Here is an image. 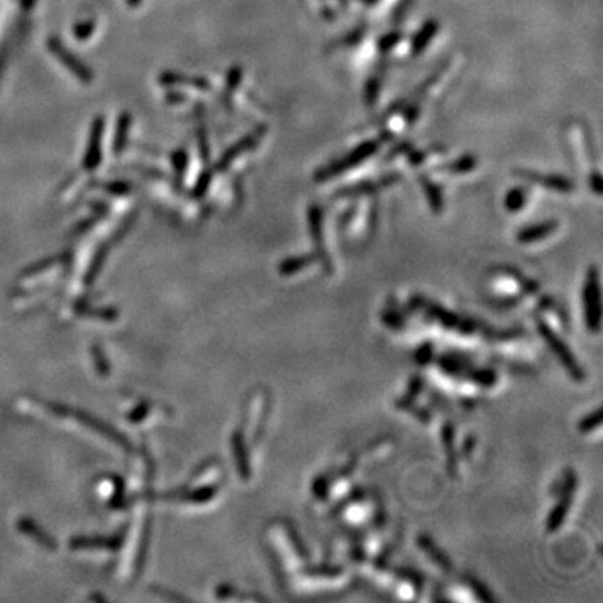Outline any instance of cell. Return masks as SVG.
I'll return each instance as SVG.
<instances>
[{
	"mask_svg": "<svg viewBox=\"0 0 603 603\" xmlns=\"http://www.w3.org/2000/svg\"><path fill=\"white\" fill-rule=\"evenodd\" d=\"M536 327H538V332H540V336L543 337V340L547 342V344L550 345V349L553 350V354H555V356L558 357V361L561 362V365H563V367L566 369L568 376L572 377L573 381H578V382L584 381L585 379L584 369L578 365L577 358L573 357L572 352H570L568 345H566L565 342L556 336L555 330L550 327V325L543 319L536 320Z\"/></svg>",
	"mask_w": 603,
	"mask_h": 603,
	"instance_id": "obj_1",
	"label": "cell"
},
{
	"mask_svg": "<svg viewBox=\"0 0 603 603\" xmlns=\"http://www.w3.org/2000/svg\"><path fill=\"white\" fill-rule=\"evenodd\" d=\"M584 315L585 325L592 333L600 330L602 308H600V283H598V272L595 267H590L586 272L584 287Z\"/></svg>",
	"mask_w": 603,
	"mask_h": 603,
	"instance_id": "obj_2",
	"label": "cell"
},
{
	"mask_svg": "<svg viewBox=\"0 0 603 603\" xmlns=\"http://www.w3.org/2000/svg\"><path fill=\"white\" fill-rule=\"evenodd\" d=\"M577 490V474L572 470H566L563 474V481L558 484V491H560V501L555 504L553 511L548 515L547 520V531L553 533L563 524V521L568 515L570 504H572V496Z\"/></svg>",
	"mask_w": 603,
	"mask_h": 603,
	"instance_id": "obj_3",
	"label": "cell"
},
{
	"mask_svg": "<svg viewBox=\"0 0 603 603\" xmlns=\"http://www.w3.org/2000/svg\"><path fill=\"white\" fill-rule=\"evenodd\" d=\"M47 47H49V51H51L52 54H54L57 57V59H59L60 63H63L64 66H66V69H69V71H71L72 74H74L77 77V79L81 81V83H84V84H91L92 83V77H94V76H92L91 69L85 66L83 60L77 59V57L74 54H72V52L69 51V49H66V46H64L63 42H60L59 38H51V39H49Z\"/></svg>",
	"mask_w": 603,
	"mask_h": 603,
	"instance_id": "obj_4",
	"label": "cell"
},
{
	"mask_svg": "<svg viewBox=\"0 0 603 603\" xmlns=\"http://www.w3.org/2000/svg\"><path fill=\"white\" fill-rule=\"evenodd\" d=\"M104 133V119L103 117H96L91 128V136H89L88 151L84 154V170L92 171L99 166L101 163V141H103Z\"/></svg>",
	"mask_w": 603,
	"mask_h": 603,
	"instance_id": "obj_5",
	"label": "cell"
},
{
	"mask_svg": "<svg viewBox=\"0 0 603 603\" xmlns=\"http://www.w3.org/2000/svg\"><path fill=\"white\" fill-rule=\"evenodd\" d=\"M418 545H419V548H421L422 552L426 553V556L429 558V560L433 561L436 566H439L443 572H451L452 570L451 560L447 558V555L443 552V550L438 548V545L434 543L433 538L427 536V535H421L418 538Z\"/></svg>",
	"mask_w": 603,
	"mask_h": 603,
	"instance_id": "obj_6",
	"label": "cell"
},
{
	"mask_svg": "<svg viewBox=\"0 0 603 603\" xmlns=\"http://www.w3.org/2000/svg\"><path fill=\"white\" fill-rule=\"evenodd\" d=\"M555 228H556L555 222H543L540 223V225L523 228L516 238H518L520 243H533V242H538V240L547 238V236H550L553 231H555Z\"/></svg>",
	"mask_w": 603,
	"mask_h": 603,
	"instance_id": "obj_7",
	"label": "cell"
},
{
	"mask_svg": "<svg viewBox=\"0 0 603 603\" xmlns=\"http://www.w3.org/2000/svg\"><path fill=\"white\" fill-rule=\"evenodd\" d=\"M312 263H315V256H295V258H288L283 263H280L279 272L282 275H293L311 267Z\"/></svg>",
	"mask_w": 603,
	"mask_h": 603,
	"instance_id": "obj_8",
	"label": "cell"
},
{
	"mask_svg": "<svg viewBox=\"0 0 603 603\" xmlns=\"http://www.w3.org/2000/svg\"><path fill=\"white\" fill-rule=\"evenodd\" d=\"M131 126V117L128 113L121 114L119 121H117V129H116V138H114V153L119 154L123 153L126 148V142H128V129Z\"/></svg>",
	"mask_w": 603,
	"mask_h": 603,
	"instance_id": "obj_9",
	"label": "cell"
},
{
	"mask_svg": "<svg viewBox=\"0 0 603 603\" xmlns=\"http://www.w3.org/2000/svg\"><path fill=\"white\" fill-rule=\"evenodd\" d=\"M255 142H256V136H248V138H245V140H242L240 142H236V144L233 146V148H230V149L226 151L225 154H223L222 160H220L218 168H220V170L226 168V165H230V163L233 161L235 158L238 156V154H242V153H243V151H247L248 148H251V146H254Z\"/></svg>",
	"mask_w": 603,
	"mask_h": 603,
	"instance_id": "obj_10",
	"label": "cell"
},
{
	"mask_svg": "<svg viewBox=\"0 0 603 603\" xmlns=\"http://www.w3.org/2000/svg\"><path fill=\"white\" fill-rule=\"evenodd\" d=\"M160 83L161 84H191V85H197L199 89H210V84L206 83V79H193V77H186L183 74H178V72H165V74L160 76Z\"/></svg>",
	"mask_w": 603,
	"mask_h": 603,
	"instance_id": "obj_11",
	"label": "cell"
},
{
	"mask_svg": "<svg viewBox=\"0 0 603 603\" xmlns=\"http://www.w3.org/2000/svg\"><path fill=\"white\" fill-rule=\"evenodd\" d=\"M443 439H444V443H446L447 466H449V471L452 474V471H454V464L458 466V456H454V431H452V427L449 424L444 426Z\"/></svg>",
	"mask_w": 603,
	"mask_h": 603,
	"instance_id": "obj_12",
	"label": "cell"
},
{
	"mask_svg": "<svg viewBox=\"0 0 603 603\" xmlns=\"http://www.w3.org/2000/svg\"><path fill=\"white\" fill-rule=\"evenodd\" d=\"M600 409L593 411L592 414H588L586 418H584L580 421V424H578V429H580V433L584 434H590L593 433V431H598L602 426V415H600Z\"/></svg>",
	"mask_w": 603,
	"mask_h": 603,
	"instance_id": "obj_13",
	"label": "cell"
},
{
	"mask_svg": "<svg viewBox=\"0 0 603 603\" xmlns=\"http://www.w3.org/2000/svg\"><path fill=\"white\" fill-rule=\"evenodd\" d=\"M173 168L176 171V174L179 178L185 176V171L188 168V154H186L185 149H178L173 153Z\"/></svg>",
	"mask_w": 603,
	"mask_h": 603,
	"instance_id": "obj_14",
	"label": "cell"
},
{
	"mask_svg": "<svg viewBox=\"0 0 603 603\" xmlns=\"http://www.w3.org/2000/svg\"><path fill=\"white\" fill-rule=\"evenodd\" d=\"M94 28H96L94 20H88V22H81V24H77V26L74 27V35H76L77 39H81V40L89 39L92 35V32H94Z\"/></svg>",
	"mask_w": 603,
	"mask_h": 603,
	"instance_id": "obj_15",
	"label": "cell"
},
{
	"mask_svg": "<svg viewBox=\"0 0 603 603\" xmlns=\"http://www.w3.org/2000/svg\"><path fill=\"white\" fill-rule=\"evenodd\" d=\"M524 205V195L520 190L511 191L506 197V208L511 211H518Z\"/></svg>",
	"mask_w": 603,
	"mask_h": 603,
	"instance_id": "obj_16",
	"label": "cell"
},
{
	"mask_svg": "<svg viewBox=\"0 0 603 603\" xmlns=\"http://www.w3.org/2000/svg\"><path fill=\"white\" fill-rule=\"evenodd\" d=\"M382 320H384V324L390 329H397L402 325V317L397 315L394 311H386L384 315H382Z\"/></svg>",
	"mask_w": 603,
	"mask_h": 603,
	"instance_id": "obj_17",
	"label": "cell"
},
{
	"mask_svg": "<svg viewBox=\"0 0 603 603\" xmlns=\"http://www.w3.org/2000/svg\"><path fill=\"white\" fill-rule=\"evenodd\" d=\"M106 191H109V193H116V195H124L128 193L129 190H131V185L129 183H123V181H116V183H109V185L104 186Z\"/></svg>",
	"mask_w": 603,
	"mask_h": 603,
	"instance_id": "obj_18",
	"label": "cell"
},
{
	"mask_svg": "<svg viewBox=\"0 0 603 603\" xmlns=\"http://www.w3.org/2000/svg\"><path fill=\"white\" fill-rule=\"evenodd\" d=\"M431 357H433V345L431 344H424L419 349V352L415 354V358H418L419 364H427V362L431 361Z\"/></svg>",
	"mask_w": 603,
	"mask_h": 603,
	"instance_id": "obj_19",
	"label": "cell"
},
{
	"mask_svg": "<svg viewBox=\"0 0 603 603\" xmlns=\"http://www.w3.org/2000/svg\"><path fill=\"white\" fill-rule=\"evenodd\" d=\"M210 179H211V174L210 173H203L201 174V178L198 179L197 186H195V188H197V195L205 193L206 188H208V185H210Z\"/></svg>",
	"mask_w": 603,
	"mask_h": 603,
	"instance_id": "obj_20",
	"label": "cell"
},
{
	"mask_svg": "<svg viewBox=\"0 0 603 603\" xmlns=\"http://www.w3.org/2000/svg\"><path fill=\"white\" fill-rule=\"evenodd\" d=\"M474 446H476V441H474V438H472V436H468V438H466V441H464V446H463L464 458H468V452H470V454H471V451H472V449H474Z\"/></svg>",
	"mask_w": 603,
	"mask_h": 603,
	"instance_id": "obj_21",
	"label": "cell"
},
{
	"mask_svg": "<svg viewBox=\"0 0 603 603\" xmlns=\"http://www.w3.org/2000/svg\"><path fill=\"white\" fill-rule=\"evenodd\" d=\"M129 7H138L141 3V0H128Z\"/></svg>",
	"mask_w": 603,
	"mask_h": 603,
	"instance_id": "obj_22",
	"label": "cell"
}]
</instances>
